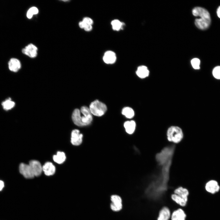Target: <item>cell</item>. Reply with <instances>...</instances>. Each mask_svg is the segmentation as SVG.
<instances>
[{
	"label": "cell",
	"mask_w": 220,
	"mask_h": 220,
	"mask_svg": "<svg viewBox=\"0 0 220 220\" xmlns=\"http://www.w3.org/2000/svg\"><path fill=\"white\" fill-rule=\"evenodd\" d=\"M92 114L89 108L86 106L81 107L80 110L75 109L73 111L72 120L75 124L82 127L90 124L93 120Z\"/></svg>",
	"instance_id": "1"
},
{
	"label": "cell",
	"mask_w": 220,
	"mask_h": 220,
	"mask_svg": "<svg viewBox=\"0 0 220 220\" xmlns=\"http://www.w3.org/2000/svg\"><path fill=\"white\" fill-rule=\"evenodd\" d=\"M171 196L172 199L180 206L184 207L187 204L189 193L186 188L180 187L176 189Z\"/></svg>",
	"instance_id": "2"
},
{
	"label": "cell",
	"mask_w": 220,
	"mask_h": 220,
	"mask_svg": "<svg viewBox=\"0 0 220 220\" xmlns=\"http://www.w3.org/2000/svg\"><path fill=\"white\" fill-rule=\"evenodd\" d=\"M167 137L168 140L174 143L180 142L183 138V133L182 129L177 126H171L167 130Z\"/></svg>",
	"instance_id": "3"
},
{
	"label": "cell",
	"mask_w": 220,
	"mask_h": 220,
	"mask_svg": "<svg viewBox=\"0 0 220 220\" xmlns=\"http://www.w3.org/2000/svg\"><path fill=\"white\" fill-rule=\"evenodd\" d=\"M89 108L92 114L97 116L103 115L107 110L106 105L98 100L91 102Z\"/></svg>",
	"instance_id": "4"
},
{
	"label": "cell",
	"mask_w": 220,
	"mask_h": 220,
	"mask_svg": "<svg viewBox=\"0 0 220 220\" xmlns=\"http://www.w3.org/2000/svg\"><path fill=\"white\" fill-rule=\"evenodd\" d=\"M110 204L111 209L114 211L118 212L122 210L123 208L122 200L119 195L114 194L111 196Z\"/></svg>",
	"instance_id": "5"
},
{
	"label": "cell",
	"mask_w": 220,
	"mask_h": 220,
	"mask_svg": "<svg viewBox=\"0 0 220 220\" xmlns=\"http://www.w3.org/2000/svg\"><path fill=\"white\" fill-rule=\"evenodd\" d=\"M19 170L20 173L26 178H32L35 177L32 169L29 164L23 163H20Z\"/></svg>",
	"instance_id": "6"
},
{
	"label": "cell",
	"mask_w": 220,
	"mask_h": 220,
	"mask_svg": "<svg viewBox=\"0 0 220 220\" xmlns=\"http://www.w3.org/2000/svg\"><path fill=\"white\" fill-rule=\"evenodd\" d=\"M38 48L32 44H30L23 48L22 52L23 53L31 58H35L37 55Z\"/></svg>",
	"instance_id": "7"
},
{
	"label": "cell",
	"mask_w": 220,
	"mask_h": 220,
	"mask_svg": "<svg viewBox=\"0 0 220 220\" xmlns=\"http://www.w3.org/2000/svg\"><path fill=\"white\" fill-rule=\"evenodd\" d=\"M193 14L195 16H199L200 18L211 19L209 13L205 9L201 7H196L192 11Z\"/></svg>",
	"instance_id": "8"
},
{
	"label": "cell",
	"mask_w": 220,
	"mask_h": 220,
	"mask_svg": "<svg viewBox=\"0 0 220 220\" xmlns=\"http://www.w3.org/2000/svg\"><path fill=\"white\" fill-rule=\"evenodd\" d=\"M82 134L80 133L78 130H73L71 133V143L74 145L78 146L80 145L82 142Z\"/></svg>",
	"instance_id": "9"
},
{
	"label": "cell",
	"mask_w": 220,
	"mask_h": 220,
	"mask_svg": "<svg viewBox=\"0 0 220 220\" xmlns=\"http://www.w3.org/2000/svg\"><path fill=\"white\" fill-rule=\"evenodd\" d=\"M35 176H39L42 171V167L40 163L36 160H31L29 163Z\"/></svg>",
	"instance_id": "10"
},
{
	"label": "cell",
	"mask_w": 220,
	"mask_h": 220,
	"mask_svg": "<svg viewBox=\"0 0 220 220\" xmlns=\"http://www.w3.org/2000/svg\"><path fill=\"white\" fill-rule=\"evenodd\" d=\"M211 22V19L200 18L195 19V24L198 28L201 30H205L208 28Z\"/></svg>",
	"instance_id": "11"
},
{
	"label": "cell",
	"mask_w": 220,
	"mask_h": 220,
	"mask_svg": "<svg viewBox=\"0 0 220 220\" xmlns=\"http://www.w3.org/2000/svg\"><path fill=\"white\" fill-rule=\"evenodd\" d=\"M8 67L9 70L13 72H16L20 68L21 64L20 61L16 58H12L8 63Z\"/></svg>",
	"instance_id": "12"
},
{
	"label": "cell",
	"mask_w": 220,
	"mask_h": 220,
	"mask_svg": "<svg viewBox=\"0 0 220 220\" xmlns=\"http://www.w3.org/2000/svg\"><path fill=\"white\" fill-rule=\"evenodd\" d=\"M104 62L107 64H112L116 60L115 53L112 51H108L105 52L103 57Z\"/></svg>",
	"instance_id": "13"
},
{
	"label": "cell",
	"mask_w": 220,
	"mask_h": 220,
	"mask_svg": "<svg viewBox=\"0 0 220 220\" xmlns=\"http://www.w3.org/2000/svg\"><path fill=\"white\" fill-rule=\"evenodd\" d=\"M205 188L207 192L213 193L217 192L219 190L220 187L216 181L211 180L206 184Z\"/></svg>",
	"instance_id": "14"
},
{
	"label": "cell",
	"mask_w": 220,
	"mask_h": 220,
	"mask_svg": "<svg viewBox=\"0 0 220 220\" xmlns=\"http://www.w3.org/2000/svg\"><path fill=\"white\" fill-rule=\"evenodd\" d=\"M42 171L47 176L53 175L55 171V167L54 165L51 162L46 163L42 167Z\"/></svg>",
	"instance_id": "15"
},
{
	"label": "cell",
	"mask_w": 220,
	"mask_h": 220,
	"mask_svg": "<svg viewBox=\"0 0 220 220\" xmlns=\"http://www.w3.org/2000/svg\"><path fill=\"white\" fill-rule=\"evenodd\" d=\"M186 215L181 208L174 211L171 215V220H185Z\"/></svg>",
	"instance_id": "16"
},
{
	"label": "cell",
	"mask_w": 220,
	"mask_h": 220,
	"mask_svg": "<svg viewBox=\"0 0 220 220\" xmlns=\"http://www.w3.org/2000/svg\"><path fill=\"white\" fill-rule=\"evenodd\" d=\"M170 217L169 209L167 207H164L159 212L157 220H168Z\"/></svg>",
	"instance_id": "17"
},
{
	"label": "cell",
	"mask_w": 220,
	"mask_h": 220,
	"mask_svg": "<svg viewBox=\"0 0 220 220\" xmlns=\"http://www.w3.org/2000/svg\"><path fill=\"white\" fill-rule=\"evenodd\" d=\"M136 74L139 77L144 78L148 76L149 71L147 67L142 65L138 67L136 72Z\"/></svg>",
	"instance_id": "18"
},
{
	"label": "cell",
	"mask_w": 220,
	"mask_h": 220,
	"mask_svg": "<svg viewBox=\"0 0 220 220\" xmlns=\"http://www.w3.org/2000/svg\"><path fill=\"white\" fill-rule=\"evenodd\" d=\"M136 125L135 122L134 120L126 121L124 124L126 132L129 134H132L134 132Z\"/></svg>",
	"instance_id": "19"
},
{
	"label": "cell",
	"mask_w": 220,
	"mask_h": 220,
	"mask_svg": "<svg viewBox=\"0 0 220 220\" xmlns=\"http://www.w3.org/2000/svg\"><path fill=\"white\" fill-rule=\"evenodd\" d=\"M2 105L4 110L8 111L14 107L15 103L9 97L3 101L2 103Z\"/></svg>",
	"instance_id": "20"
},
{
	"label": "cell",
	"mask_w": 220,
	"mask_h": 220,
	"mask_svg": "<svg viewBox=\"0 0 220 220\" xmlns=\"http://www.w3.org/2000/svg\"><path fill=\"white\" fill-rule=\"evenodd\" d=\"M53 160L58 164L63 163L66 159V156L63 152H58L56 155L53 156Z\"/></svg>",
	"instance_id": "21"
},
{
	"label": "cell",
	"mask_w": 220,
	"mask_h": 220,
	"mask_svg": "<svg viewBox=\"0 0 220 220\" xmlns=\"http://www.w3.org/2000/svg\"><path fill=\"white\" fill-rule=\"evenodd\" d=\"M122 114L127 118L131 119L134 116V112L131 108L129 107H126L123 108Z\"/></svg>",
	"instance_id": "22"
},
{
	"label": "cell",
	"mask_w": 220,
	"mask_h": 220,
	"mask_svg": "<svg viewBox=\"0 0 220 220\" xmlns=\"http://www.w3.org/2000/svg\"><path fill=\"white\" fill-rule=\"evenodd\" d=\"M111 25L114 30L118 31L122 28L123 24L118 20H114L112 21Z\"/></svg>",
	"instance_id": "23"
},
{
	"label": "cell",
	"mask_w": 220,
	"mask_h": 220,
	"mask_svg": "<svg viewBox=\"0 0 220 220\" xmlns=\"http://www.w3.org/2000/svg\"><path fill=\"white\" fill-rule=\"evenodd\" d=\"M38 13V10L37 7L34 6L31 7L27 11V17L29 19H31L34 15L37 14Z\"/></svg>",
	"instance_id": "24"
},
{
	"label": "cell",
	"mask_w": 220,
	"mask_h": 220,
	"mask_svg": "<svg viewBox=\"0 0 220 220\" xmlns=\"http://www.w3.org/2000/svg\"><path fill=\"white\" fill-rule=\"evenodd\" d=\"M193 67L195 69H199L200 68V60L197 58H194L192 59L191 61Z\"/></svg>",
	"instance_id": "25"
},
{
	"label": "cell",
	"mask_w": 220,
	"mask_h": 220,
	"mask_svg": "<svg viewBox=\"0 0 220 220\" xmlns=\"http://www.w3.org/2000/svg\"><path fill=\"white\" fill-rule=\"evenodd\" d=\"M212 74L215 78L220 79V66L216 67L214 68Z\"/></svg>",
	"instance_id": "26"
},
{
	"label": "cell",
	"mask_w": 220,
	"mask_h": 220,
	"mask_svg": "<svg viewBox=\"0 0 220 220\" xmlns=\"http://www.w3.org/2000/svg\"><path fill=\"white\" fill-rule=\"evenodd\" d=\"M86 24H90L92 25L93 24V21L92 19L89 17H85L82 20Z\"/></svg>",
	"instance_id": "27"
},
{
	"label": "cell",
	"mask_w": 220,
	"mask_h": 220,
	"mask_svg": "<svg viewBox=\"0 0 220 220\" xmlns=\"http://www.w3.org/2000/svg\"><path fill=\"white\" fill-rule=\"evenodd\" d=\"M92 28V26L90 24H86L84 28V30L87 31H90Z\"/></svg>",
	"instance_id": "28"
},
{
	"label": "cell",
	"mask_w": 220,
	"mask_h": 220,
	"mask_svg": "<svg viewBox=\"0 0 220 220\" xmlns=\"http://www.w3.org/2000/svg\"><path fill=\"white\" fill-rule=\"evenodd\" d=\"M79 27L81 28L84 29L85 27L86 24L83 21H82L79 23Z\"/></svg>",
	"instance_id": "29"
},
{
	"label": "cell",
	"mask_w": 220,
	"mask_h": 220,
	"mask_svg": "<svg viewBox=\"0 0 220 220\" xmlns=\"http://www.w3.org/2000/svg\"><path fill=\"white\" fill-rule=\"evenodd\" d=\"M4 186V184L3 182L0 180V191L2 190Z\"/></svg>",
	"instance_id": "30"
},
{
	"label": "cell",
	"mask_w": 220,
	"mask_h": 220,
	"mask_svg": "<svg viewBox=\"0 0 220 220\" xmlns=\"http://www.w3.org/2000/svg\"><path fill=\"white\" fill-rule=\"evenodd\" d=\"M217 13L218 16L220 18V6L217 9Z\"/></svg>",
	"instance_id": "31"
}]
</instances>
